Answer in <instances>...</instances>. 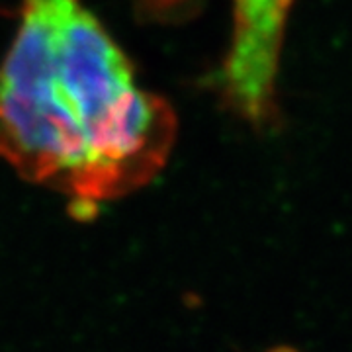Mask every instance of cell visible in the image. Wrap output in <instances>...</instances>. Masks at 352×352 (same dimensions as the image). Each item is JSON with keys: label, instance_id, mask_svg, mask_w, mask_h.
<instances>
[{"label": "cell", "instance_id": "cell-1", "mask_svg": "<svg viewBox=\"0 0 352 352\" xmlns=\"http://www.w3.org/2000/svg\"><path fill=\"white\" fill-rule=\"evenodd\" d=\"M175 139L170 104L80 0H22L0 65L2 161L87 212L151 182Z\"/></svg>", "mask_w": 352, "mask_h": 352}, {"label": "cell", "instance_id": "cell-2", "mask_svg": "<svg viewBox=\"0 0 352 352\" xmlns=\"http://www.w3.org/2000/svg\"><path fill=\"white\" fill-rule=\"evenodd\" d=\"M233 39L221 69L227 106L256 129L276 126V76L294 0H233Z\"/></svg>", "mask_w": 352, "mask_h": 352}, {"label": "cell", "instance_id": "cell-3", "mask_svg": "<svg viewBox=\"0 0 352 352\" xmlns=\"http://www.w3.org/2000/svg\"><path fill=\"white\" fill-rule=\"evenodd\" d=\"M268 352H300L296 351V349H292V346H276V349H272V351Z\"/></svg>", "mask_w": 352, "mask_h": 352}]
</instances>
